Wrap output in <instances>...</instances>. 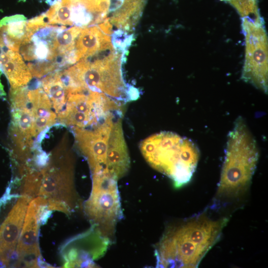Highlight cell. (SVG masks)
<instances>
[{
  "label": "cell",
  "instance_id": "obj_13",
  "mask_svg": "<svg viewBox=\"0 0 268 268\" xmlns=\"http://www.w3.org/2000/svg\"><path fill=\"white\" fill-rule=\"evenodd\" d=\"M11 134L21 149L24 150L31 144V139L37 134L34 127V118L26 108H12Z\"/></svg>",
  "mask_w": 268,
  "mask_h": 268
},
{
  "label": "cell",
  "instance_id": "obj_6",
  "mask_svg": "<svg viewBox=\"0 0 268 268\" xmlns=\"http://www.w3.org/2000/svg\"><path fill=\"white\" fill-rule=\"evenodd\" d=\"M245 55L241 78L265 93L268 92V38L262 18H242Z\"/></svg>",
  "mask_w": 268,
  "mask_h": 268
},
{
  "label": "cell",
  "instance_id": "obj_11",
  "mask_svg": "<svg viewBox=\"0 0 268 268\" xmlns=\"http://www.w3.org/2000/svg\"><path fill=\"white\" fill-rule=\"evenodd\" d=\"M0 68L7 78L11 87L26 85L32 79L30 71L19 52L5 43L0 28Z\"/></svg>",
  "mask_w": 268,
  "mask_h": 268
},
{
  "label": "cell",
  "instance_id": "obj_3",
  "mask_svg": "<svg viewBox=\"0 0 268 268\" xmlns=\"http://www.w3.org/2000/svg\"><path fill=\"white\" fill-rule=\"evenodd\" d=\"M139 148L147 162L171 179L176 188L190 181L200 157L194 142L171 132L150 135L141 142Z\"/></svg>",
  "mask_w": 268,
  "mask_h": 268
},
{
  "label": "cell",
  "instance_id": "obj_2",
  "mask_svg": "<svg viewBox=\"0 0 268 268\" xmlns=\"http://www.w3.org/2000/svg\"><path fill=\"white\" fill-rule=\"evenodd\" d=\"M122 117L117 114L89 128L73 129L77 145L87 160L92 174H106L107 171L119 174L130 167Z\"/></svg>",
  "mask_w": 268,
  "mask_h": 268
},
{
  "label": "cell",
  "instance_id": "obj_12",
  "mask_svg": "<svg viewBox=\"0 0 268 268\" xmlns=\"http://www.w3.org/2000/svg\"><path fill=\"white\" fill-rule=\"evenodd\" d=\"M113 47L109 35L96 26L82 29L75 43L76 61L87 58L98 51Z\"/></svg>",
  "mask_w": 268,
  "mask_h": 268
},
{
  "label": "cell",
  "instance_id": "obj_5",
  "mask_svg": "<svg viewBox=\"0 0 268 268\" xmlns=\"http://www.w3.org/2000/svg\"><path fill=\"white\" fill-rule=\"evenodd\" d=\"M117 180L104 173L92 174V189L84 209L92 227L109 239L123 216Z\"/></svg>",
  "mask_w": 268,
  "mask_h": 268
},
{
  "label": "cell",
  "instance_id": "obj_10",
  "mask_svg": "<svg viewBox=\"0 0 268 268\" xmlns=\"http://www.w3.org/2000/svg\"><path fill=\"white\" fill-rule=\"evenodd\" d=\"M31 199L22 195L0 226V263L3 266H9L11 261L17 260L16 246Z\"/></svg>",
  "mask_w": 268,
  "mask_h": 268
},
{
  "label": "cell",
  "instance_id": "obj_17",
  "mask_svg": "<svg viewBox=\"0 0 268 268\" xmlns=\"http://www.w3.org/2000/svg\"><path fill=\"white\" fill-rule=\"evenodd\" d=\"M100 29L105 34L110 35L112 32V25L110 22L107 20L98 25Z\"/></svg>",
  "mask_w": 268,
  "mask_h": 268
},
{
  "label": "cell",
  "instance_id": "obj_1",
  "mask_svg": "<svg viewBox=\"0 0 268 268\" xmlns=\"http://www.w3.org/2000/svg\"><path fill=\"white\" fill-rule=\"evenodd\" d=\"M228 218H211L205 212L169 226L157 244L156 266L195 268L219 240Z\"/></svg>",
  "mask_w": 268,
  "mask_h": 268
},
{
  "label": "cell",
  "instance_id": "obj_16",
  "mask_svg": "<svg viewBox=\"0 0 268 268\" xmlns=\"http://www.w3.org/2000/svg\"><path fill=\"white\" fill-rule=\"evenodd\" d=\"M230 2L238 11L242 18L258 19L262 17L259 12L257 0H225Z\"/></svg>",
  "mask_w": 268,
  "mask_h": 268
},
{
  "label": "cell",
  "instance_id": "obj_18",
  "mask_svg": "<svg viewBox=\"0 0 268 268\" xmlns=\"http://www.w3.org/2000/svg\"><path fill=\"white\" fill-rule=\"evenodd\" d=\"M2 71L0 68V97H3L5 95V93L3 89V87L2 85L0 80V76L2 74Z\"/></svg>",
  "mask_w": 268,
  "mask_h": 268
},
{
  "label": "cell",
  "instance_id": "obj_9",
  "mask_svg": "<svg viewBox=\"0 0 268 268\" xmlns=\"http://www.w3.org/2000/svg\"><path fill=\"white\" fill-rule=\"evenodd\" d=\"M44 203L47 204V200L38 196L28 204L17 245L16 266L22 264L26 267H38V259L41 256L38 244L40 223L38 212L41 205Z\"/></svg>",
  "mask_w": 268,
  "mask_h": 268
},
{
  "label": "cell",
  "instance_id": "obj_4",
  "mask_svg": "<svg viewBox=\"0 0 268 268\" xmlns=\"http://www.w3.org/2000/svg\"><path fill=\"white\" fill-rule=\"evenodd\" d=\"M259 153L256 141L244 120L238 117L227 137L217 196L236 198L250 186Z\"/></svg>",
  "mask_w": 268,
  "mask_h": 268
},
{
  "label": "cell",
  "instance_id": "obj_8",
  "mask_svg": "<svg viewBox=\"0 0 268 268\" xmlns=\"http://www.w3.org/2000/svg\"><path fill=\"white\" fill-rule=\"evenodd\" d=\"M41 172V183L38 196L47 200L48 209L69 214L77 205L70 168L49 164Z\"/></svg>",
  "mask_w": 268,
  "mask_h": 268
},
{
  "label": "cell",
  "instance_id": "obj_15",
  "mask_svg": "<svg viewBox=\"0 0 268 268\" xmlns=\"http://www.w3.org/2000/svg\"><path fill=\"white\" fill-rule=\"evenodd\" d=\"M56 3V10L49 25H72L73 23L71 20L72 0H58Z\"/></svg>",
  "mask_w": 268,
  "mask_h": 268
},
{
  "label": "cell",
  "instance_id": "obj_14",
  "mask_svg": "<svg viewBox=\"0 0 268 268\" xmlns=\"http://www.w3.org/2000/svg\"><path fill=\"white\" fill-rule=\"evenodd\" d=\"M43 90L52 101L58 114L65 108L67 102V90L60 79L59 70L48 74L41 81Z\"/></svg>",
  "mask_w": 268,
  "mask_h": 268
},
{
  "label": "cell",
  "instance_id": "obj_7",
  "mask_svg": "<svg viewBox=\"0 0 268 268\" xmlns=\"http://www.w3.org/2000/svg\"><path fill=\"white\" fill-rule=\"evenodd\" d=\"M60 26L49 25L37 30L19 50L31 74L40 78L69 65L58 50L56 37Z\"/></svg>",
  "mask_w": 268,
  "mask_h": 268
}]
</instances>
